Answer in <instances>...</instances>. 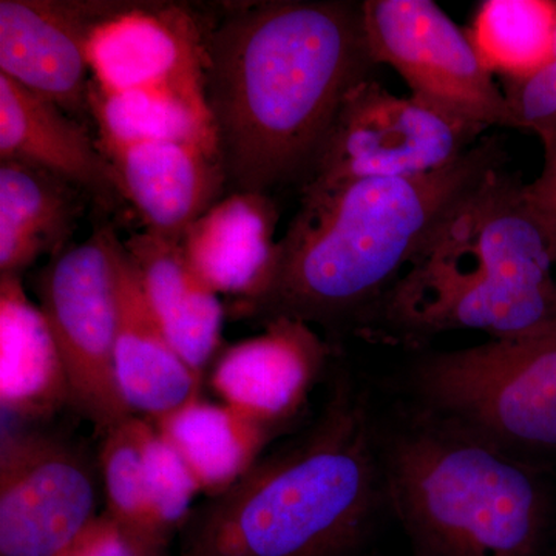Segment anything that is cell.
Masks as SVG:
<instances>
[{
    "label": "cell",
    "instance_id": "1",
    "mask_svg": "<svg viewBox=\"0 0 556 556\" xmlns=\"http://www.w3.org/2000/svg\"><path fill=\"white\" fill-rule=\"evenodd\" d=\"M375 67L362 3L274 0L226 17L204 42V91L232 193L305 182Z\"/></svg>",
    "mask_w": 556,
    "mask_h": 556
},
{
    "label": "cell",
    "instance_id": "2",
    "mask_svg": "<svg viewBox=\"0 0 556 556\" xmlns=\"http://www.w3.org/2000/svg\"><path fill=\"white\" fill-rule=\"evenodd\" d=\"M501 164L506 152L492 137L424 177L305 182L298 214L278 241L273 280L241 311L309 325L376 311L453 208Z\"/></svg>",
    "mask_w": 556,
    "mask_h": 556
},
{
    "label": "cell",
    "instance_id": "3",
    "mask_svg": "<svg viewBox=\"0 0 556 556\" xmlns=\"http://www.w3.org/2000/svg\"><path fill=\"white\" fill-rule=\"evenodd\" d=\"M555 266L525 182L501 164L453 208L375 313L408 336L548 334L556 331Z\"/></svg>",
    "mask_w": 556,
    "mask_h": 556
},
{
    "label": "cell",
    "instance_id": "4",
    "mask_svg": "<svg viewBox=\"0 0 556 556\" xmlns=\"http://www.w3.org/2000/svg\"><path fill=\"white\" fill-rule=\"evenodd\" d=\"M376 503L367 415L339 387L316 426L190 514L179 556H346Z\"/></svg>",
    "mask_w": 556,
    "mask_h": 556
},
{
    "label": "cell",
    "instance_id": "5",
    "mask_svg": "<svg viewBox=\"0 0 556 556\" xmlns=\"http://www.w3.org/2000/svg\"><path fill=\"white\" fill-rule=\"evenodd\" d=\"M387 482L415 556H536L546 501L506 450L430 419L393 442Z\"/></svg>",
    "mask_w": 556,
    "mask_h": 556
},
{
    "label": "cell",
    "instance_id": "6",
    "mask_svg": "<svg viewBox=\"0 0 556 556\" xmlns=\"http://www.w3.org/2000/svg\"><path fill=\"white\" fill-rule=\"evenodd\" d=\"M413 382L431 420L508 453L556 452V331L434 354Z\"/></svg>",
    "mask_w": 556,
    "mask_h": 556
},
{
    "label": "cell",
    "instance_id": "7",
    "mask_svg": "<svg viewBox=\"0 0 556 556\" xmlns=\"http://www.w3.org/2000/svg\"><path fill=\"white\" fill-rule=\"evenodd\" d=\"M118 244L105 226L54 254L36 278L39 308L60 350L72 402L104 434L134 416L115 376Z\"/></svg>",
    "mask_w": 556,
    "mask_h": 556
},
{
    "label": "cell",
    "instance_id": "8",
    "mask_svg": "<svg viewBox=\"0 0 556 556\" xmlns=\"http://www.w3.org/2000/svg\"><path fill=\"white\" fill-rule=\"evenodd\" d=\"M365 35L376 65L387 64L412 97L481 129H514L504 91L479 60L468 33L431 0L362 2Z\"/></svg>",
    "mask_w": 556,
    "mask_h": 556
},
{
    "label": "cell",
    "instance_id": "9",
    "mask_svg": "<svg viewBox=\"0 0 556 556\" xmlns=\"http://www.w3.org/2000/svg\"><path fill=\"white\" fill-rule=\"evenodd\" d=\"M482 131L365 79L348 93L305 182L424 177L463 159L481 141Z\"/></svg>",
    "mask_w": 556,
    "mask_h": 556
},
{
    "label": "cell",
    "instance_id": "10",
    "mask_svg": "<svg viewBox=\"0 0 556 556\" xmlns=\"http://www.w3.org/2000/svg\"><path fill=\"white\" fill-rule=\"evenodd\" d=\"M86 460L65 442L13 433L0 447V556H58L98 517Z\"/></svg>",
    "mask_w": 556,
    "mask_h": 556
},
{
    "label": "cell",
    "instance_id": "11",
    "mask_svg": "<svg viewBox=\"0 0 556 556\" xmlns=\"http://www.w3.org/2000/svg\"><path fill=\"white\" fill-rule=\"evenodd\" d=\"M118 5L0 0V73L67 115L86 116L91 31Z\"/></svg>",
    "mask_w": 556,
    "mask_h": 556
},
{
    "label": "cell",
    "instance_id": "12",
    "mask_svg": "<svg viewBox=\"0 0 556 556\" xmlns=\"http://www.w3.org/2000/svg\"><path fill=\"white\" fill-rule=\"evenodd\" d=\"M204 42L181 11H112L91 31V83L102 91H204Z\"/></svg>",
    "mask_w": 556,
    "mask_h": 556
},
{
    "label": "cell",
    "instance_id": "13",
    "mask_svg": "<svg viewBox=\"0 0 556 556\" xmlns=\"http://www.w3.org/2000/svg\"><path fill=\"white\" fill-rule=\"evenodd\" d=\"M327 358V343L309 324L277 317L217 358L211 386L223 404L276 431L306 404Z\"/></svg>",
    "mask_w": 556,
    "mask_h": 556
},
{
    "label": "cell",
    "instance_id": "14",
    "mask_svg": "<svg viewBox=\"0 0 556 556\" xmlns=\"http://www.w3.org/2000/svg\"><path fill=\"white\" fill-rule=\"evenodd\" d=\"M124 199L148 230L181 240L190 226L218 203L226 185L218 144L204 139L100 142Z\"/></svg>",
    "mask_w": 556,
    "mask_h": 556
},
{
    "label": "cell",
    "instance_id": "15",
    "mask_svg": "<svg viewBox=\"0 0 556 556\" xmlns=\"http://www.w3.org/2000/svg\"><path fill=\"white\" fill-rule=\"evenodd\" d=\"M7 160L50 172L109 211L124 199L112 163L86 127L0 73V161Z\"/></svg>",
    "mask_w": 556,
    "mask_h": 556
},
{
    "label": "cell",
    "instance_id": "16",
    "mask_svg": "<svg viewBox=\"0 0 556 556\" xmlns=\"http://www.w3.org/2000/svg\"><path fill=\"white\" fill-rule=\"evenodd\" d=\"M277 219L268 193H230L190 226L181 247L208 287L236 299L243 309L262 298L273 280Z\"/></svg>",
    "mask_w": 556,
    "mask_h": 556
},
{
    "label": "cell",
    "instance_id": "17",
    "mask_svg": "<svg viewBox=\"0 0 556 556\" xmlns=\"http://www.w3.org/2000/svg\"><path fill=\"white\" fill-rule=\"evenodd\" d=\"M116 382L131 412L146 413L156 419L195 396L201 376L172 345L146 298L137 266L121 241L116 251Z\"/></svg>",
    "mask_w": 556,
    "mask_h": 556
},
{
    "label": "cell",
    "instance_id": "18",
    "mask_svg": "<svg viewBox=\"0 0 556 556\" xmlns=\"http://www.w3.org/2000/svg\"><path fill=\"white\" fill-rule=\"evenodd\" d=\"M124 248L172 345L190 368L203 375L222 340L223 306L217 292L192 268L181 240L146 230L131 236Z\"/></svg>",
    "mask_w": 556,
    "mask_h": 556
},
{
    "label": "cell",
    "instance_id": "19",
    "mask_svg": "<svg viewBox=\"0 0 556 556\" xmlns=\"http://www.w3.org/2000/svg\"><path fill=\"white\" fill-rule=\"evenodd\" d=\"M72 402L67 375L47 318L20 277L0 276V404L22 419H42Z\"/></svg>",
    "mask_w": 556,
    "mask_h": 556
},
{
    "label": "cell",
    "instance_id": "20",
    "mask_svg": "<svg viewBox=\"0 0 556 556\" xmlns=\"http://www.w3.org/2000/svg\"><path fill=\"white\" fill-rule=\"evenodd\" d=\"M153 420L208 497L248 475L274 434L239 409L204 401L199 393Z\"/></svg>",
    "mask_w": 556,
    "mask_h": 556
},
{
    "label": "cell",
    "instance_id": "21",
    "mask_svg": "<svg viewBox=\"0 0 556 556\" xmlns=\"http://www.w3.org/2000/svg\"><path fill=\"white\" fill-rule=\"evenodd\" d=\"M79 190L50 172L0 161V276L20 277L46 252H61L79 215Z\"/></svg>",
    "mask_w": 556,
    "mask_h": 556
},
{
    "label": "cell",
    "instance_id": "22",
    "mask_svg": "<svg viewBox=\"0 0 556 556\" xmlns=\"http://www.w3.org/2000/svg\"><path fill=\"white\" fill-rule=\"evenodd\" d=\"M89 105L100 142L161 139L217 142L206 91H102L90 83Z\"/></svg>",
    "mask_w": 556,
    "mask_h": 556
},
{
    "label": "cell",
    "instance_id": "23",
    "mask_svg": "<svg viewBox=\"0 0 556 556\" xmlns=\"http://www.w3.org/2000/svg\"><path fill=\"white\" fill-rule=\"evenodd\" d=\"M468 38L479 60L504 83L526 78L551 58L556 38L555 0H485Z\"/></svg>",
    "mask_w": 556,
    "mask_h": 556
},
{
    "label": "cell",
    "instance_id": "24",
    "mask_svg": "<svg viewBox=\"0 0 556 556\" xmlns=\"http://www.w3.org/2000/svg\"><path fill=\"white\" fill-rule=\"evenodd\" d=\"M152 424L131 416L104 434L100 453L108 515L148 556H159L164 535L150 503L144 444Z\"/></svg>",
    "mask_w": 556,
    "mask_h": 556
},
{
    "label": "cell",
    "instance_id": "25",
    "mask_svg": "<svg viewBox=\"0 0 556 556\" xmlns=\"http://www.w3.org/2000/svg\"><path fill=\"white\" fill-rule=\"evenodd\" d=\"M144 467L153 514L170 540L188 522L192 501L201 492L199 482L153 424L146 438Z\"/></svg>",
    "mask_w": 556,
    "mask_h": 556
},
{
    "label": "cell",
    "instance_id": "26",
    "mask_svg": "<svg viewBox=\"0 0 556 556\" xmlns=\"http://www.w3.org/2000/svg\"><path fill=\"white\" fill-rule=\"evenodd\" d=\"M515 130L547 141L556 135V38L551 58L526 78L504 83Z\"/></svg>",
    "mask_w": 556,
    "mask_h": 556
},
{
    "label": "cell",
    "instance_id": "27",
    "mask_svg": "<svg viewBox=\"0 0 556 556\" xmlns=\"http://www.w3.org/2000/svg\"><path fill=\"white\" fill-rule=\"evenodd\" d=\"M58 556H148L108 514L97 517Z\"/></svg>",
    "mask_w": 556,
    "mask_h": 556
},
{
    "label": "cell",
    "instance_id": "28",
    "mask_svg": "<svg viewBox=\"0 0 556 556\" xmlns=\"http://www.w3.org/2000/svg\"><path fill=\"white\" fill-rule=\"evenodd\" d=\"M543 146V172L535 181L526 185V197L546 230L556 262V135Z\"/></svg>",
    "mask_w": 556,
    "mask_h": 556
}]
</instances>
